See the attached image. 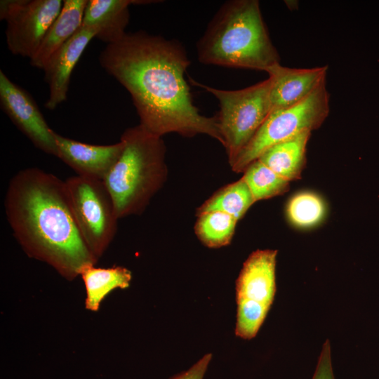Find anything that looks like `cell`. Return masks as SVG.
Here are the masks:
<instances>
[{
	"label": "cell",
	"instance_id": "6da1fadb",
	"mask_svg": "<svg viewBox=\"0 0 379 379\" xmlns=\"http://www.w3.org/2000/svg\"><path fill=\"white\" fill-rule=\"evenodd\" d=\"M98 61L128 91L140 124L149 132L204 134L223 145L217 116L205 117L193 104L185 79L190 61L180 44L144 31L126 33L106 45Z\"/></svg>",
	"mask_w": 379,
	"mask_h": 379
},
{
	"label": "cell",
	"instance_id": "7a4b0ae2",
	"mask_svg": "<svg viewBox=\"0 0 379 379\" xmlns=\"http://www.w3.org/2000/svg\"><path fill=\"white\" fill-rule=\"evenodd\" d=\"M4 206L24 251L67 279L98 261L79 230L65 181L52 173L35 167L18 171L8 183Z\"/></svg>",
	"mask_w": 379,
	"mask_h": 379
},
{
	"label": "cell",
	"instance_id": "3957f363",
	"mask_svg": "<svg viewBox=\"0 0 379 379\" xmlns=\"http://www.w3.org/2000/svg\"><path fill=\"white\" fill-rule=\"evenodd\" d=\"M197 54L204 64L265 72L280 63L258 0L223 4L199 41Z\"/></svg>",
	"mask_w": 379,
	"mask_h": 379
},
{
	"label": "cell",
	"instance_id": "277c9868",
	"mask_svg": "<svg viewBox=\"0 0 379 379\" xmlns=\"http://www.w3.org/2000/svg\"><path fill=\"white\" fill-rule=\"evenodd\" d=\"M120 140L124 144L121 154L102 180L119 219L144 212L168 175L161 137L139 124L126 128Z\"/></svg>",
	"mask_w": 379,
	"mask_h": 379
},
{
	"label": "cell",
	"instance_id": "5b68a950",
	"mask_svg": "<svg viewBox=\"0 0 379 379\" xmlns=\"http://www.w3.org/2000/svg\"><path fill=\"white\" fill-rule=\"evenodd\" d=\"M219 101L217 116L230 166L253 138L271 112L270 79L268 78L240 90L215 88L191 79Z\"/></svg>",
	"mask_w": 379,
	"mask_h": 379
},
{
	"label": "cell",
	"instance_id": "8992f818",
	"mask_svg": "<svg viewBox=\"0 0 379 379\" xmlns=\"http://www.w3.org/2000/svg\"><path fill=\"white\" fill-rule=\"evenodd\" d=\"M330 111L329 94L326 83L299 103L286 109L273 111L256 134L239 154L232 171L241 173L266 150L305 131L319 128Z\"/></svg>",
	"mask_w": 379,
	"mask_h": 379
},
{
	"label": "cell",
	"instance_id": "52a82bcc",
	"mask_svg": "<svg viewBox=\"0 0 379 379\" xmlns=\"http://www.w3.org/2000/svg\"><path fill=\"white\" fill-rule=\"evenodd\" d=\"M277 250H257L244 262L236 281L235 335L249 340L262 325L276 293Z\"/></svg>",
	"mask_w": 379,
	"mask_h": 379
},
{
	"label": "cell",
	"instance_id": "ba28073f",
	"mask_svg": "<svg viewBox=\"0 0 379 379\" xmlns=\"http://www.w3.org/2000/svg\"><path fill=\"white\" fill-rule=\"evenodd\" d=\"M73 215L81 237L98 260L117 230L116 209L102 180L74 175L65 181Z\"/></svg>",
	"mask_w": 379,
	"mask_h": 379
},
{
	"label": "cell",
	"instance_id": "9c48e42d",
	"mask_svg": "<svg viewBox=\"0 0 379 379\" xmlns=\"http://www.w3.org/2000/svg\"><path fill=\"white\" fill-rule=\"evenodd\" d=\"M63 6L62 0H1L0 19L6 22L8 49L29 60Z\"/></svg>",
	"mask_w": 379,
	"mask_h": 379
},
{
	"label": "cell",
	"instance_id": "30bf717a",
	"mask_svg": "<svg viewBox=\"0 0 379 379\" xmlns=\"http://www.w3.org/2000/svg\"><path fill=\"white\" fill-rule=\"evenodd\" d=\"M0 105L15 126L44 152L57 156L54 131L32 96L0 70Z\"/></svg>",
	"mask_w": 379,
	"mask_h": 379
},
{
	"label": "cell",
	"instance_id": "8fae6325",
	"mask_svg": "<svg viewBox=\"0 0 379 379\" xmlns=\"http://www.w3.org/2000/svg\"><path fill=\"white\" fill-rule=\"evenodd\" d=\"M328 65L313 68H289L280 63L267 70L270 79L271 112L292 107L326 83Z\"/></svg>",
	"mask_w": 379,
	"mask_h": 379
},
{
	"label": "cell",
	"instance_id": "7c38bea8",
	"mask_svg": "<svg viewBox=\"0 0 379 379\" xmlns=\"http://www.w3.org/2000/svg\"><path fill=\"white\" fill-rule=\"evenodd\" d=\"M57 157L74 170L78 175L103 180L119 159L124 142L98 145L64 137L54 131Z\"/></svg>",
	"mask_w": 379,
	"mask_h": 379
},
{
	"label": "cell",
	"instance_id": "4fadbf2b",
	"mask_svg": "<svg viewBox=\"0 0 379 379\" xmlns=\"http://www.w3.org/2000/svg\"><path fill=\"white\" fill-rule=\"evenodd\" d=\"M95 36V29L81 27L49 58L42 69L49 88L48 98L44 104L46 108L53 110L66 100L72 71L85 48Z\"/></svg>",
	"mask_w": 379,
	"mask_h": 379
},
{
	"label": "cell",
	"instance_id": "5bb4252c",
	"mask_svg": "<svg viewBox=\"0 0 379 379\" xmlns=\"http://www.w3.org/2000/svg\"><path fill=\"white\" fill-rule=\"evenodd\" d=\"M154 1L140 0H88L81 27L95 29V38L111 44L121 39L129 22L128 7Z\"/></svg>",
	"mask_w": 379,
	"mask_h": 379
},
{
	"label": "cell",
	"instance_id": "9a60e30c",
	"mask_svg": "<svg viewBox=\"0 0 379 379\" xmlns=\"http://www.w3.org/2000/svg\"><path fill=\"white\" fill-rule=\"evenodd\" d=\"M88 0H65L60 13L48 29L30 65L43 69L49 58L81 27Z\"/></svg>",
	"mask_w": 379,
	"mask_h": 379
},
{
	"label": "cell",
	"instance_id": "2e32d148",
	"mask_svg": "<svg viewBox=\"0 0 379 379\" xmlns=\"http://www.w3.org/2000/svg\"><path fill=\"white\" fill-rule=\"evenodd\" d=\"M311 131H305L266 150L258 159L288 181L301 178Z\"/></svg>",
	"mask_w": 379,
	"mask_h": 379
},
{
	"label": "cell",
	"instance_id": "e0dca14e",
	"mask_svg": "<svg viewBox=\"0 0 379 379\" xmlns=\"http://www.w3.org/2000/svg\"><path fill=\"white\" fill-rule=\"evenodd\" d=\"M80 275L86 291V308L91 311H98L102 299L112 290L128 287L132 278L131 271L121 266L100 268L90 265Z\"/></svg>",
	"mask_w": 379,
	"mask_h": 379
},
{
	"label": "cell",
	"instance_id": "ac0fdd59",
	"mask_svg": "<svg viewBox=\"0 0 379 379\" xmlns=\"http://www.w3.org/2000/svg\"><path fill=\"white\" fill-rule=\"evenodd\" d=\"M255 202L248 185L241 178L216 191L197 209L196 215L209 211H220L239 220Z\"/></svg>",
	"mask_w": 379,
	"mask_h": 379
},
{
	"label": "cell",
	"instance_id": "d6986e66",
	"mask_svg": "<svg viewBox=\"0 0 379 379\" xmlns=\"http://www.w3.org/2000/svg\"><path fill=\"white\" fill-rule=\"evenodd\" d=\"M197 216L194 232L204 246L216 248L230 244L238 220L220 211L206 212Z\"/></svg>",
	"mask_w": 379,
	"mask_h": 379
},
{
	"label": "cell",
	"instance_id": "ffe728a7",
	"mask_svg": "<svg viewBox=\"0 0 379 379\" xmlns=\"http://www.w3.org/2000/svg\"><path fill=\"white\" fill-rule=\"evenodd\" d=\"M241 177L248 185L255 201L281 195L289 189V181L256 159L251 163Z\"/></svg>",
	"mask_w": 379,
	"mask_h": 379
},
{
	"label": "cell",
	"instance_id": "44dd1931",
	"mask_svg": "<svg viewBox=\"0 0 379 379\" xmlns=\"http://www.w3.org/2000/svg\"><path fill=\"white\" fill-rule=\"evenodd\" d=\"M289 222L296 227L305 229L314 227L324 218L326 205L318 194L301 192L293 196L286 206Z\"/></svg>",
	"mask_w": 379,
	"mask_h": 379
},
{
	"label": "cell",
	"instance_id": "7402d4cb",
	"mask_svg": "<svg viewBox=\"0 0 379 379\" xmlns=\"http://www.w3.org/2000/svg\"><path fill=\"white\" fill-rule=\"evenodd\" d=\"M312 379H334L328 340L323 345Z\"/></svg>",
	"mask_w": 379,
	"mask_h": 379
},
{
	"label": "cell",
	"instance_id": "603a6c76",
	"mask_svg": "<svg viewBox=\"0 0 379 379\" xmlns=\"http://www.w3.org/2000/svg\"><path fill=\"white\" fill-rule=\"evenodd\" d=\"M211 358V354H205L189 369L181 372L170 379H204Z\"/></svg>",
	"mask_w": 379,
	"mask_h": 379
}]
</instances>
